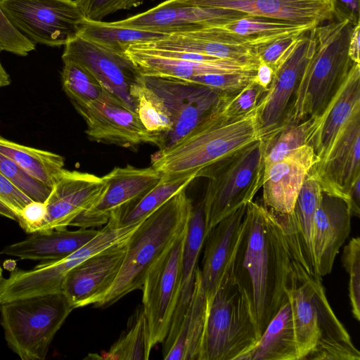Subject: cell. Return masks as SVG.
Masks as SVG:
<instances>
[{
    "label": "cell",
    "instance_id": "obj_1",
    "mask_svg": "<svg viewBox=\"0 0 360 360\" xmlns=\"http://www.w3.org/2000/svg\"><path fill=\"white\" fill-rule=\"evenodd\" d=\"M291 262L274 214L265 205L250 202L229 271L246 297L259 336L287 297Z\"/></svg>",
    "mask_w": 360,
    "mask_h": 360
},
{
    "label": "cell",
    "instance_id": "obj_2",
    "mask_svg": "<svg viewBox=\"0 0 360 360\" xmlns=\"http://www.w3.org/2000/svg\"><path fill=\"white\" fill-rule=\"evenodd\" d=\"M299 360H359L360 353L333 311L321 278L291 262L285 287Z\"/></svg>",
    "mask_w": 360,
    "mask_h": 360
},
{
    "label": "cell",
    "instance_id": "obj_3",
    "mask_svg": "<svg viewBox=\"0 0 360 360\" xmlns=\"http://www.w3.org/2000/svg\"><path fill=\"white\" fill-rule=\"evenodd\" d=\"M266 94L249 112L228 116L223 108L172 146L151 157V167L162 174L200 172L255 141L263 140L261 112ZM227 102V101H226Z\"/></svg>",
    "mask_w": 360,
    "mask_h": 360
},
{
    "label": "cell",
    "instance_id": "obj_4",
    "mask_svg": "<svg viewBox=\"0 0 360 360\" xmlns=\"http://www.w3.org/2000/svg\"><path fill=\"white\" fill-rule=\"evenodd\" d=\"M352 25L334 20L310 31L312 48L285 124L317 117L346 79L353 62L348 50Z\"/></svg>",
    "mask_w": 360,
    "mask_h": 360
},
{
    "label": "cell",
    "instance_id": "obj_5",
    "mask_svg": "<svg viewBox=\"0 0 360 360\" xmlns=\"http://www.w3.org/2000/svg\"><path fill=\"white\" fill-rule=\"evenodd\" d=\"M193 207L186 189L181 191L141 222L127 241L120 271L95 307H109L141 289L153 264L187 229Z\"/></svg>",
    "mask_w": 360,
    "mask_h": 360
},
{
    "label": "cell",
    "instance_id": "obj_6",
    "mask_svg": "<svg viewBox=\"0 0 360 360\" xmlns=\"http://www.w3.org/2000/svg\"><path fill=\"white\" fill-rule=\"evenodd\" d=\"M259 338L246 297L229 271L207 302L199 360H237Z\"/></svg>",
    "mask_w": 360,
    "mask_h": 360
},
{
    "label": "cell",
    "instance_id": "obj_7",
    "mask_svg": "<svg viewBox=\"0 0 360 360\" xmlns=\"http://www.w3.org/2000/svg\"><path fill=\"white\" fill-rule=\"evenodd\" d=\"M73 309L62 292L0 304L8 346L22 360H44L55 335Z\"/></svg>",
    "mask_w": 360,
    "mask_h": 360
},
{
    "label": "cell",
    "instance_id": "obj_8",
    "mask_svg": "<svg viewBox=\"0 0 360 360\" xmlns=\"http://www.w3.org/2000/svg\"><path fill=\"white\" fill-rule=\"evenodd\" d=\"M264 171L262 140L205 168L199 177L208 182L202 202L208 231L225 217L248 204L262 186Z\"/></svg>",
    "mask_w": 360,
    "mask_h": 360
},
{
    "label": "cell",
    "instance_id": "obj_9",
    "mask_svg": "<svg viewBox=\"0 0 360 360\" xmlns=\"http://www.w3.org/2000/svg\"><path fill=\"white\" fill-rule=\"evenodd\" d=\"M165 107L172 130L162 149H166L220 110L233 96L189 81L141 75Z\"/></svg>",
    "mask_w": 360,
    "mask_h": 360
},
{
    "label": "cell",
    "instance_id": "obj_10",
    "mask_svg": "<svg viewBox=\"0 0 360 360\" xmlns=\"http://www.w3.org/2000/svg\"><path fill=\"white\" fill-rule=\"evenodd\" d=\"M11 22L35 44L65 46L85 18L75 0H0Z\"/></svg>",
    "mask_w": 360,
    "mask_h": 360
},
{
    "label": "cell",
    "instance_id": "obj_11",
    "mask_svg": "<svg viewBox=\"0 0 360 360\" xmlns=\"http://www.w3.org/2000/svg\"><path fill=\"white\" fill-rule=\"evenodd\" d=\"M186 232V230L150 267L141 288L142 306L148 324L151 349L165 339L177 304L182 282Z\"/></svg>",
    "mask_w": 360,
    "mask_h": 360
},
{
    "label": "cell",
    "instance_id": "obj_12",
    "mask_svg": "<svg viewBox=\"0 0 360 360\" xmlns=\"http://www.w3.org/2000/svg\"><path fill=\"white\" fill-rule=\"evenodd\" d=\"M75 108L84 120L85 133L91 141L124 148L152 144L138 113L105 88L96 100Z\"/></svg>",
    "mask_w": 360,
    "mask_h": 360
},
{
    "label": "cell",
    "instance_id": "obj_13",
    "mask_svg": "<svg viewBox=\"0 0 360 360\" xmlns=\"http://www.w3.org/2000/svg\"><path fill=\"white\" fill-rule=\"evenodd\" d=\"M63 58L84 66L105 89L136 112V102L131 90L141 75L127 53L112 51L77 36L64 46Z\"/></svg>",
    "mask_w": 360,
    "mask_h": 360
},
{
    "label": "cell",
    "instance_id": "obj_14",
    "mask_svg": "<svg viewBox=\"0 0 360 360\" xmlns=\"http://www.w3.org/2000/svg\"><path fill=\"white\" fill-rule=\"evenodd\" d=\"M309 173L323 193L340 198L349 205L351 188L360 178V110L346 122L326 157Z\"/></svg>",
    "mask_w": 360,
    "mask_h": 360
},
{
    "label": "cell",
    "instance_id": "obj_15",
    "mask_svg": "<svg viewBox=\"0 0 360 360\" xmlns=\"http://www.w3.org/2000/svg\"><path fill=\"white\" fill-rule=\"evenodd\" d=\"M105 188V183L102 177L63 169L55 178L44 202L46 216L37 232L66 229L79 214L96 202Z\"/></svg>",
    "mask_w": 360,
    "mask_h": 360
},
{
    "label": "cell",
    "instance_id": "obj_16",
    "mask_svg": "<svg viewBox=\"0 0 360 360\" xmlns=\"http://www.w3.org/2000/svg\"><path fill=\"white\" fill-rule=\"evenodd\" d=\"M248 15L233 10L166 0L141 13L108 22L114 26L133 27L168 34L205 26L226 24Z\"/></svg>",
    "mask_w": 360,
    "mask_h": 360
},
{
    "label": "cell",
    "instance_id": "obj_17",
    "mask_svg": "<svg viewBox=\"0 0 360 360\" xmlns=\"http://www.w3.org/2000/svg\"><path fill=\"white\" fill-rule=\"evenodd\" d=\"M310 31L297 39L274 71L260 116L264 139L285 125L293 96L311 55L312 38Z\"/></svg>",
    "mask_w": 360,
    "mask_h": 360
},
{
    "label": "cell",
    "instance_id": "obj_18",
    "mask_svg": "<svg viewBox=\"0 0 360 360\" xmlns=\"http://www.w3.org/2000/svg\"><path fill=\"white\" fill-rule=\"evenodd\" d=\"M163 174L153 167H116L102 176L105 188L96 202L79 214L70 226L96 228L105 225L113 211L142 196L153 188Z\"/></svg>",
    "mask_w": 360,
    "mask_h": 360
},
{
    "label": "cell",
    "instance_id": "obj_19",
    "mask_svg": "<svg viewBox=\"0 0 360 360\" xmlns=\"http://www.w3.org/2000/svg\"><path fill=\"white\" fill-rule=\"evenodd\" d=\"M132 46L196 53L233 60L256 68L259 63L256 49L227 32L221 25L170 33L162 39Z\"/></svg>",
    "mask_w": 360,
    "mask_h": 360
},
{
    "label": "cell",
    "instance_id": "obj_20",
    "mask_svg": "<svg viewBox=\"0 0 360 360\" xmlns=\"http://www.w3.org/2000/svg\"><path fill=\"white\" fill-rule=\"evenodd\" d=\"M128 240L89 257L67 274L61 292L74 309L94 304L109 290L122 267Z\"/></svg>",
    "mask_w": 360,
    "mask_h": 360
},
{
    "label": "cell",
    "instance_id": "obj_21",
    "mask_svg": "<svg viewBox=\"0 0 360 360\" xmlns=\"http://www.w3.org/2000/svg\"><path fill=\"white\" fill-rule=\"evenodd\" d=\"M322 193L317 180L309 173L291 212L283 214L269 209L281 226L292 259L301 264L309 274L318 277L320 276L314 254L313 226Z\"/></svg>",
    "mask_w": 360,
    "mask_h": 360
},
{
    "label": "cell",
    "instance_id": "obj_22",
    "mask_svg": "<svg viewBox=\"0 0 360 360\" xmlns=\"http://www.w3.org/2000/svg\"><path fill=\"white\" fill-rule=\"evenodd\" d=\"M314 27L335 20L332 0H176Z\"/></svg>",
    "mask_w": 360,
    "mask_h": 360
},
{
    "label": "cell",
    "instance_id": "obj_23",
    "mask_svg": "<svg viewBox=\"0 0 360 360\" xmlns=\"http://www.w3.org/2000/svg\"><path fill=\"white\" fill-rule=\"evenodd\" d=\"M317 160L312 148L303 145L264 169L263 201L278 213H288L295 206L302 186Z\"/></svg>",
    "mask_w": 360,
    "mask_h": 360
},
{
    "label": "cell",
    "instance_id": "obj_24",
    "mask_svg": "<svg viewBox=\"0 0 360 360\" xmlns=\"http://www.w3.org/2000/svg\"><path fill=\"white\" fill-rule=\"evenodd\" d=\"M360 110V64L353 63L340 88L323 111L313 118L306 144L311 146L317 162L329 152L338 134L352 115Z\"/></svg>",
    "mask_w": 360,
    "mask_h": 360
},
{
    "label": "cell",
    "instance_id": "obj_25",
    "mask_svg": "<svg viewBox=\"0 0 360 360\" xmlns=\"http://www.w3.org/2000/svg\"><path fill=\"white\" fill-rule=\"evenodd\" d=\"M127 55L143 76L170 77L186 81L201 75L255 72L256 68L226 59L209 60L183 58L166 51L129 46Z\"/></svg>",
    "mask_w": 360,
    "mask_h": 360
},
{
    "label": "cell",
    "instance_id": "obj_26",
    "mask_svg": "<svg viewBox=\"0 0 360 360\" xmlns=\"http://www.w3.org/2000/svg\"><path fill=\"white\" fill-rule=\"evenodd\" d=\"M247 205L222 219L206 236L200 276L207 302L230 269L242 233Z\"/></svg>",
    "mask_w": 360,
    "mask_h": 360
},
{
    "label": "cell",
    "instance_id": "obj_27",
    "mask_svg": "<svg viewBox=\"0 0 360 360\" xmlns=\"http://www.w3.org/2000/svg\"><path fill=\"white\" fill-rule=\"evenodd\" d=\"M351 217L345 200L322 193L313 226L314 254L320 277L330 273L335 257L349 234Z\"/></svg>",
    "mask_w": 360,
    "mask_h": 360
},
{
    "label": "cell",
    "instance_id": "obj_28",
    "mask_svg": "<svg viewBox=\"0 0 360 360\" xmlns=\"http://www.w3.org/2000/svg\"><path fill=\"white\" fill-rule=\"evenodd\" d=\"M206 312L207 300L198 266L189 304L179 321L169 327L162 342L165 360H199Z\"/></svg>",
    "mask_w": 360,
    "mask_h": 360
},
{
    "label": "cell",
    "instance_id": "obj_29",
    "mask_svg": "<svg viewBox=\"0 0 360 360\" xmlns=\"http://www.w3.org/2000/svg\"><path fill=\"white\" fill-rule=\"evenodd\" d=\"M94 228L75 231L55 229L34 232L26 239L6 246L1 254L46 262L65 258L89 242L98 233Z\"/></svg>",
    "mask_w": 360,
    "mask_h": 360
},
{
    "label": "cell",
    "instance_id": "obj_30",
    "mask_svg": "<svg viewBox=\"0 0 360 360\" xmlns=\"http://www.w3.org/2000/svg\"><path fill=\"white\" fill-rule=\"evenodd\" d=\"M237 360H299L291 305L288 295L255 345Z\"/></svg>",
    "mask_w": 360,
    "mask_h": 360
},
{
    "label": "cell",
    "instance_id": "obj_31",
    "mask_svg": "<svg viewBox=\"0 0 360 360\" xmlns=\"http://www.w3.org/2000/svg\"><path fill=\"white\" fill-rule=\"evenodd\" d=\"M198 177V172L163 174L158 183L142 196L112 212L121 226L139 224Z\"/></svg>",
    "mask_w": 360,
    "mask_h": 360
},
{
    "label": "cell",
    "instance_id": "obj_32",
    "mask_svg": "<svg viewBox=\"0 0 360 360\" xmlns=\"http://www.w3.org/2000/svg\"><path fill=\"white\" fill-rule=\"evenodd\" d=\"M207 234V221L202 201L193 206L185 235L182 257L181 291L170 326L186 311L193 290L195 271L201 249Z\"/></svg>",
    "mask_w": 360,
    "mask_h": 360
},
{
    "label": "cell",
    "instance_id": "obj_33",
    "mask_svg": "<svg viewBox=\"0 0 360 360\" xmlns=\"http://www.w3.org/2000/svg\"><path fill=\"white\" fill-rule=\"evenodd\" d=\"M227 32L238 37L245 44L256 49L276 40L304 34L314 27L273 18L248 15L221 25Z\"/></svg>",
    "mask_w": 360,
    "mask_h": 360
},
{
    "label": "cell",
    "instance_id": "obj_34",
    "mask_svg": "<svg viewBox=\"0 0 360 360\" xmlns=\"http://www.w3.org/2000/svg\"><path fill=\"white\" fill-rule=\"evenodd\" d=\"M0 153L50 188L56 176L64 169L65 159L63 156L21 145L2 136H0Z\"/></svg>",
    "mask_w": 360,
    "mask_h": 360
},
{
    "label": "cell",
    "instance_id": "obj_35",
    "mask_svg": "<svg viewBox=\"0 0 360 360\" xmlns=\"http://www.w3.org/2000/svg\"><path fill=\"white\" fill-rule=\"evenodd\" d=\"M167 34L150 30L110 25L108 22L84 20L78 36L119 53H126L135 44L162 39Z\"/></svg>",
    "mask_w": 360,
    "mask_h": 360
},
{
    "label": "cell",
    "instance_id": "obj_36",
    "mask_svg": "<svg viewBox=\"0 0 360 360\" xmlns=\"http://www.w3.org/2000/svg\"><path fill=\"white\" fill-rule=\"evenodd\" d=\"M152 349L150 331L143 306L129 319L126 329L108 351L98 356L103 359L148 360Z\"/></svg>",
    "mask_w": 360,
    "mask_h": 360
},
{
    "label": "cell",
    "instance_id": "obj_37",
    "mask_svg": "<svg viewBox=\"0 0 360 360\" xmlns=\"http://www.w3.org/2000/svg\"><path fill=\"white\" fill-rule=\"evenodd\" d=\"M131 94L136 102L139 117L152 138V144L162 149L172 124L169 114L158 95L140 78Z\"/></svg>",
    "mask_w": 360,
    "mask_h": 360
},
{
    "label": "cell",
    "instance_id": "obj_38",
    "mask_svg": "<svg viewBox=\"0 0 360 360\" xmlns=\"http://www.w3.org/2000/svg\"><path fill=\"white\" fill-rule=\"evenodd\" d=\"M62 60L63 89L74 107L85 106L96 100L104 90L98 79L79 63L68 58Z\"/></svg>",
    "mask_w": 360,
    "mask_h": 360
},
{
    "label": "cell",
    "instance_id": "obj_39",
    "mask_svg": "<svg viewBox=\"0 0 360 360\" xmlns=\"http://www.w3.org/2000/svg\"><path fill=\"white\" fill-rule=\"evenodd\" d=\"M313 118L287 123L271 136L262 140L264 169L280 160L292 150L306 144Z\"/></svg>",
    "mask_w": 360,
    "mask_h": 360
},
{
    "label": "cell",
    "instance_id": "obj_40",
    "mask_svg": "<svg viewBox=\"0 0 360 360\" xmlns=\"http://www.w3.org/2000/svg\"><path fill=\"white\" fill-rule=\"evenodd\" d=\"M0 172L32 200L45 202L51 189L0 153Z\"/></svg>",
    "mask_w": 360,
    "mask_h": 360
},
{
    "label": "cell",
    "instance_id": "obj_41",
    "mask_svg": "<svg viewBox=\"0 0 360 360\" xmlns=\"http://www.w3.org/2000/svg\"><path fill=\"white\" fill-rule=\"evenodd\" d=\"M342 264L349 274V297L352 313L356 321L360 320V239L352 238L345 246L342 256Z\"/></svg>",
    "mask_w": 360,
    "mask_h": 360
},
{
    "label": "cell",
    "instance_id": "obj_42",
    "mask_svg": "<svg viewBox=\"0 0 360 360\" xmlns=\"http://www.w3.org/2000/svg\"><path fill=\"white\" fill-rule=\"evenodd\" d=\"M256 72L208 74L195 77L189 82L234 95L254 79Z\"/></svg>",
    "mask_w": 360,
    "mask_h": 360
},
{
    "label": "cell",
    "instance_id": "obj_43",
    "mask_svg": "<svg viewBox=\"0 0 360 360\" xmlns=\"http://www.w3.org/2000/svg\"><path fill=\"white\" fill-rule=\"evenodd\" d=\"M0 48L20 56H26L36 49V44L13 26L1 7Z\"/></svg>",
    "mask_w": 360,
    "mask_h": 360
},
{
    "label": "cell",
    "instance_id": "obj_44",
    "mask_svg": "<svg viewBox=\"0 0 360 360\" xmlns=\"http://www.w3.org/2000/svg\"><path fill=\"white\" fill-rule=\"evenodd\" d=\"M267 92L253 79L227 101L224 112L230 117L243 115L256 107Z\"/></svg>",
    "mask_w": 360,
    "mask_h": 360
},
{
    "label": "cell",
    "instance_id": "obj_45",
    "mask_svg": "<svg viewBox=\"0 0 360 360\" xmlns=\"http://www.w3.org/2000/svg\"><path fill=\"white\" fill-rule=\"evenodd\" d=\"M46 212L44 202L32 200L22 208L18 221L25 232H37L46 218Z\"/></svg>",
    "mask_w": 360,
    "mask_h": 360
},
{
    "label": "cell",
    "instance_id": "obj_46",
    "mask_svg": "<svg viewBox=\"0 0 360 360\" xmlns=\"http://www.w3.org/2000/svg\"><path fill=\"white\" fill-rule=\"evenodd\" d=\"M299 37L282 38L257 49L259 60L269 65L274 71L281 58Z\"/></svg>",
    "mask_w": 360,
    "mask_h": 360
},
{
    "label": "cell",
    "instance_id": "obj_47",
    "mask_svg": "<svg viewBox=\"0 0 360 360\" xmlns=\"http://www.w3.org/2000/svg\"><path fill=\"white\" fill-rule=\"evenodd\" d=\"M0 200L18 217L22 208L32 200L0 172Z\"/></svg>",
    "mask_w": 360,
    "mask_h": 360
},
{
    "label": "cell",
    "instance_id": "obj_48",
    "mask_svg": "<svg viewBox=\"0 0 360 360\" xmlns=\"http://www.w3.org/2000/svg\"><path fill=\"white\" fill-rule=\"evenodd\" d=\"M117 0H75L86 20L101 21L112 13Z\"/></svg>",
    "mask_w": 360,
    "mask_h": 360
},
{
    "label": "cell",
    "instance_id": "obj_49",
    "mask_svg": "<svg viewBox=\"0 0 360 360\" xmlns=\"http://www.w3.org/2000/svg\"><path fill=\"white\" fill-rule=\"evenodd\" d=\"M335 20H348L352 25L360 22V0H332Z\"/></svg>",
    "mask_w": 360,
    "mask_h": 360
},
{
    "label": "cell",
    "instance_id": "obj_50",
    "mask_svg": "<svg viewBox=\"0 0 360 360\" xmlns=\"http://www.w3.org/2000/svg\"><path fill=\"white\" fill-rule=\"evenodd\" d=\"M274 75L273 69L266 63L259 61L254 79L269 91Z\"/></svg>",
    "mask_w": 360,
    "mask_h": 360
},
{
    "label": "cell",
    "instance_id": "obj_51",
    "mask_svg": "<svg viewBox=\"0 0 360 360\" xmlns=\"http://www.w3.org/2000/svg\"><path fill=\"white\" fill-rule=\"evenodd\" d=\"M360 22L354 25L349 43L348 53L354 63L360 64L359 57Z\"/></svg>",
    "mask_w": 360,
    "mask_h": 360
},
{
    "label": "cell",
    "instance_id": "obj_52",
    "mask_svg": "<svg viewBox=\"0 0 360 360\" xmlns=\"http://www.w3.org/2000/svg\"><path fill=\"white\" fill-rule=\"evenodd\" d=\"M140 0H117L112 8V13L120 10L129 9L137 6Z\"/></svg>",
    "mask_w": 360,
    "mask_h": 360
},
{
    "label": "cell",
    "instance_id": "obj_53",
    "mask_svg": "<svg viewBox=\"0 0 360 360\" xmlns=\"http://www.w3.org/2000/svg\"><path fill=\"white\" fill-rule=\"evenodd\" d=\"M1 49L0 48V53L1 52ZM11 84V78L8 73L6 72V69L2 65L0 59V89L7 86Z\"/></svg>",
    "mask_w": 360,
    "mask_h": 360
},
{
    "label": "cell",
    "instance_id": "obj_54",
    "mask_svg": "<svg viewBox=\"0 0 360 360\" xmlns=\"http://www.w3.org/2000/svg\"><path fill=\"white\" fill-rule=\"evenodd\" d=\"M0 215L11 219L12 220L18 221V217L16 214L1 200Z\"/></svg>",
    "mask_w": 360,
    "mask_h": 360
},
{
    "label": "cell",
    "instance_id": "obj_55",
    "mask_svg": "<svg viewBox=\"0 0 360 360\" xmlns=\"http://www.w3.org/2000/svg\"><path fill=\"white\" fill-rule=\"evenodd\" d=\"M4 278L3 276V270H2V268H1V266L0 265V287L1 285V283H2L3 281H4Z\"/></svg>",
    "mask_w": 360,
    "mask_h": 360
}]
</instances>
